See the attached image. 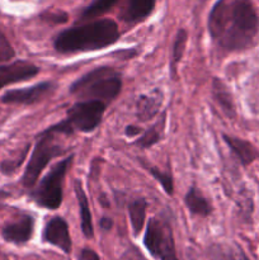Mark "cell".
<instances>
[{
    "label": "cell",
    "mask_w": 259,
    "mask_h": 260,
    "mask_svg": "<svg viewBox=\"0 0 259 260\" xmlns=\"http://www.w3.org/2000/svg\"><path fill=\"white\" fill-rule=\"evenodd\" d=\"M122 89V79L113 68L102 66L89 71L74 81L70 93L85 101H102L104 103L117 98Z\"/></svg>",
    "instance_id": "cell-3"
},
{
    "label": "cell",
    "mask_w": 259,
    "mask_h": 260,
    "mask_svg": "<svg viewBox=\"0 0 259 260\" xmlns=\"http://www.w3.org/2000/svg\"><path fill=\"white\" fill-rule=\"evenodd\" d=\"M188 41V33L187 30L180 28L177 32V36L174 38V42L172 46V57H170V73H172L173 78H175L177 74V66L178 63L182 61L183 55L185 51V45Z\"/></svg>",
    "instance_id": "cell-19"
},
{
    "label": "cell",
    "mask_w": 259,
    "mask_h": 260,
    "mask_svg": "<svg viewBox=\"0 0 259 260\" xmlns=\"http://www.w3.org/2000/svg\"><path fill=\"white\" fill-rule=\"evenodd\" d=\"M141 134H142L141 127L134 126V124H130V126H127L126 129H124V135H126L127 137H130V139L139 136V135Z\"/></svg>",
    "instance_id": "cell-27"
},
{
    "label": "cell",
    "mask_w": 259,
    "mask_h": 260,
    "mask_svg": "<svg viewBox=\"0 0 259 260\" xmlns=\"http://www.w3.org/2000/svg\"><path fill=\"white\" fill-rule=\"evenodd\" d=\"M118 38L117 23L112 19H101L62 30L56 36L53 47L60 53L88 52L112 46Z\"/></svg>",
    "instance_id": "cell-2"
},
{
    "label": "cell",
    "mask_w": 259,
    "mask_h": 260,
    "mask_svg": "<svg viewBox=\"0 0 259 260\" xmlns=\"http://www.w3.org/2000/svg\"><path fill=\"white\" fill-rule=\"evenodd\" d=\"M155 7V0H130L124 13L127 22H140L149 17Z\"/></svg>",
    "instance_id": "cell-17"
},
{
    "label": "cell",
    "mask_w": 259,
    "mask_h": 260,
    "mask_svg": "<svg viewBox=\"0 0 259 260\" xmlns=\"http://www.w3.org/2000/svg\"><path fill=\"white\" fill-rule=\"evenodd\" d=\"M43 240L51 245L57 246L63 253L71 251V238L69 234V226L62 217H52L43 229Z\"/></svg>",
    "instance_id": "cell-10"
},
{
    "label": "cell",
    "mask_w": 259,
    "mask_h": 260,
    "mask_svg": "<svg viewBox=\"0 0 259 260\" xmlns=\"http://www.w3.org/2000/svg\"><path fill=\"white\" fill-rule=\"evenodd\" d=\"M146 208L147 202L144 198L135 200L134 202H131L128 205V216L135 236H139L142 228H144L145 218H146Z\"/></svg>",
    "instance_id": "cell-18"
},
{
    "label": "cell",
    "mask_w": 259,
    "mask_h": 260,
    "mask_svg": "<svg viewBox=\"0 0 259 260\" xmlns=\"http://www.w3.org/2000/svg\"><path fill=\"white\" fill-rule=\"evenodd\" d=\"M56 135L57 134L45 129L38 136L36 146L33 149L32 155H30L24 174L22 177V184L25 188H32L38 180V177L41 175L42 170H45V168L47 167L48 162L66 151L56 141Z\"/></svg>",
    "instance_id": "cell-6"
},
{
    "label": "cell",
    "mask_w": 259,
    "mask_h": 260,
    "mask_svg": "<svg viewBox=\"0 0 259 260\" xmlns=\"http://www.w3.org/2000/svg\"><path fill=\"white\" fill-rule=\"evenodd\" d=\"M40 73V68L28 61H15L0 66V89L12 84L25 81Z\"/></svg>",
    "instance_id": "cell-9"
},
{
    "label": "cell",
    "mask_w": 259,
    "mask_h": 260,
    "mask_svg": "<svg viewBox=\"0 0 259 260\" xmlns=\"http://www.w3.org/2000/svg\"><path fill=\"white\" fill-rule=\"evenodd\" d=\"M43 20L48 23H55V24H60V23H65L68 20V15L65 14L63 12H56V13H51V12H46L41 15Z\"/></svg>",
    "instance_id": "cell-25"
},
{
    "label": "cell",
    "mask_w": 259,
    "mask_h": 260,
    "mask_svg": "<svg viewBox=\"0 0 259 260\" xmlns=\"http://www.w3.org/2000/svg\"><path fill=\"white\" fill-rule=\"evenodd\" d=\"M118 0H93L81 13V19H89L104 14L113 7Z\"/></svg>",
    "instance_id": "cell-21"
},
{
    "label": "cell",
    "mask_w": 259,
    "mask_h": 260,
    "mask_svg": "<svg viewBox=\"0 0 259 260\" xmlns=\"http://www.w3.org/2000/svg\"><path fill=\"white\" fill-rule=\"evenodd\" d=\"M74 190H75L76 200H78L79 211H80V220H81V231L84 236L88 239H91L94 236V228H93V218H91L90 208H89V201L85 194L83 184L79 179L74 182Z\"/></svg>",
    "instance_id": "cell-13"
},
{
    "label": "cell",
    "mask_w": 259,
    "mask_h": 260,
    "mask_svg": "<svg viewBox=\"0 0 259 260\" xmlns=\"http://www.w3.org/2000/svg\"><path fill=\"white\" fill-rule=\"evenodd\" d=\"M112 225H113V222H112L111 218L103 217V218H102V220H101V228L103 229V230L108 231L109 229L112 228Z\"/></svg>",
    "instance_id": "cell-29"
},
{
    "label": "cell",
    "mask_w": 259,
    "mask_h": 260,
    "mask_svg": "<svg viewBox=\"0 0 259 260\" xmlns=\"http://www.w3.org/2000/svg\"><path fill=\"white\" fill-rule=\"evenodd\" d=\"M56 83L52 81H43V83L36 84L29 88L14 89L9 90L2 96V102L5 104H23V106H30L38 102L50 98L55 93Z\"/></svg>",
    "instance_id": "cell-8"
},
{
    "label": "cell",
    "mask_w": 259,
    "mask_h": 260,
    "mask_svg": "<svg viewBox=\"0 0 259 260\" xmlns=\"http://www.w3.org/2000/svg\"><path fill=\"white\" fill-rule=\"evenodd\" d=\"M150 174L160 183V185L163 187V189L165 190L168 196H172L174 192V183H173V177L169 172H161L157 168L149 167L147 168Z\"/></svg>",
    "instance_id": "cell-22"
},
{
    "label": "cell",
    "mask_w": 259,
    "mask_h": 260,
    "mask_svg": "<svg viewBox=\"0 0 259 260\" xmlns=\"http://www.w3.org/2000/svg\"><path fill=\"white\" fill-rule=\"evenodd\" d=\"M163 103V93L159 89H155L151 93L144 94L137 99L136 116L140 121L152 119L159 112Z\"/></svg>",
    "instance_id": "cell-12"
},
{
    "label": "cell",
    "mask_w": 259,
    "mask_h": 260,
    "mask_svg": "<svg viewBox=\"0 0 259 260\" xmlns=\"http://www.w3.org/2000/svg\"><path fill=\"white\" fill-rule=\"evenodd\" d=\"M222 137L225 144L230 147L231 151L234 152V155L238 157L239 161L244 167H248L256 159V151L250 142L245 141L243 139H239V137L229 136V135H223Z\"/></svg>",
    "instance_id": "cell-14"
},
{
    "label": "cell",
    "mask_w": 259,
    "mask_h": 260,
    "mask_svg": "<svg viewBox=\"0 0 259 260\" xmlns=\"http://www.w3.org/2000/svg\"><path fill=\"white\" fill-rule=\"evenodd\" d=\"M33 230H35V218L27 215L20 217L15 222L5 225L2 230V235L8 243L24 244L30 240Z\"/></svg>",
    "instance_id": "cell-11"
},
{
    "label": "cell",
    "mask_w": 259,
    "mask_h": 260,
    "mask_svg": "<svg viewBox=\"0 0 259 260\" xmlns=\"http://www.w3.org/2000/svg\"><path fill=\"white\" fill-rule=\"evenodd\" d=\"M208 32L221 48L250 47L259 32V15L250 0H218L208 17Z\"/></svg>",
    "instance_id": "cell-1"
},
{
    "label": "cell",
    "mask_w": 259,
    "mask_h": 260,
    "mask_svg": "<svg viewBox=\"0 0 259 260\" xmlns=\"http://www.w3.org/2000/svg\"><path fill=\"white\" fill-rule=\"evenodd\" d=\"M107 103L102 101H83L69 108L66 117L57 124L46 128L57 135H73L74 132H91L101 124Z\"/></svg>",
    "instance_id": "cell-4"
},
{
    "label": "cell",
    "mask_w": 259,
    "mask_h": 260,
    "mask_svg": "<svg viewBox=\"0 0 259 260\" xmlns=\"http://www.w3.org/2000/svg\"><path fill=\"white\" fill-rule=\"evenodd\" d=\"M184 203L192 215L207 217L212 212L211 205L196 187H190L184 197Z\"/></svg>",
    "instance_id": "cell-16"
},
{
    "label": "cell",
    "mask_w": 259,
    "mask_h": 260,
    "mask_svg": "<svg viewBox=\"0 0 259 260\" xmlns=\"http://www.w3.org/2000/svg\"><path fill=\"white\" fill-rule=\"evenodd\" d=\"M28 150H29V145H28L27 147L24 149V151L22 152V155H20L18 159H14V160H5L4 162L2 164V173H4V174H12L13 172H15V169H18V168L22 165V162L24 161L25 159V155H27Z\"/></svg>",
    "instance_id": "cell-23"
},
{
    "label": "cell",
    "mask_w": 259,
    "mask_h": 260,
    "mask_svg": "<svg viewBox=\"0 0 259 260\" xmlns=\"http://www.w3.org/2000/svg\"><path fill=\"white\" fill-rule=\"evenodd\" d=\"M15 52L12 46L9 45L5 37L0 36V61H7L9 58L14 57Z\"/></svg>",
    "instance_id": "cell-24"
},
{
    "label": "cell",
    "mask_w": 259,
    "mask_h": 260,
    "mask_svg": "<svg viewBox=\"0 0 259 260\" xmlns=\"http://www.w3.org/2000/svg\"><path fill=\"white\" fill-rule=\"evenodd\" d=\"M74 155L61 160L45 175L30 197L36 205L47 210H57L62 203V185L69 167L73 162Z\"/></svg>",
    "instance_id": "cell-5"
},
{
    "label": "cell",
    "mask_w": 259,
    "mask_h": 260,
    "mask_svg": "<svg viewBox=\"0 0 259 260\" xmlns=\"http://www.w3.org/2000/svg\"><path fill=\"white\" fill-rule=\"evenodd\" d=\"M233 260H249V258L244 254V251L241 249L238 248L235 253L233 254Z\"/></svg>",
    "instance_id": "cell-28"
},
{
    "label": "cell",
    "mask_w": 259,
    "mask_h": 260,
    "mask_svg": "<svg viewBox=\"0 0 259 260\" xmlns=\"http://www.w3.org/2000/svg\"><path fill=\"white\" fill-rule=\"evenodd\" d=\"M144 244L149 253L159 260H177L173 231L168 221L152 217L149 221Z\"/></svg>",
    "instance_id": "cell-7"
},
{
    "label": "cell",
    "mask_w": 259,
    "mask_h": 260,
    "mask_svg": "<svg viewBox=\"0 0 259 260\" xmlns=\"http://www.w3.org/2000/svg\"><path fill=\"white\" fill-rule=\"evenodd\" d=\"M212 94L215 101L217 102L218 106L223 111V113L229 117V118H234L236 116L235 106H234L233 95L229 91L228 86L220 80V79L215 78L212 81Z\"/></svg>",
    "instance_id": "cell-15"
},
{
    "label": "cell",
    "mask_w": 259,
    "mask_h": 260,
    "mask_svg": "<svg viewBox=\"0 0 259 260\" xmlns=\"http://www.w3.org/2000/svg\"><path fill=\"white\" fill-rule=\"evenodd\" d=\"M7 193H4V192H0V198H2V197H7Z\"/></svg>",
    "instance_id": "cell-30"
},
{
    "label": "cell",
    "mask_w": 259,
    "mask_h": 260,
    "mask_svg": "<svg viewBox=\"0 0 259 260\" xmlns=\"http://www.w3.org/2000/svg\"><path fill=\"white\" fill-rule=\"evenodd\" d=\"M164 123H165V116L161 118V122L159 121L156 124L150 127L147 131H145L144 134H142V136H140L139 139L135 141V145L140 146L141 149H149V147H152L154 145H156L157 142L160 141V139H161Z\"/></svg>",
    "instance_id": "cell-20"
},
{
    "label": "cell",
    "mask_w": 259,
    "mask_h": 260,
    "mask_svg": "<svg viewBox=\"0 0 259 260\" xmlns=\"http://www.w3.org/2000/svg\"><path fill=\"white\" fill-rule=\"evenodd\" d=\"M79 260H99L98 254L91 249H83L79 256Z\"/></svg>",
    "instance_id": "cell-26"
}]
</instances>
